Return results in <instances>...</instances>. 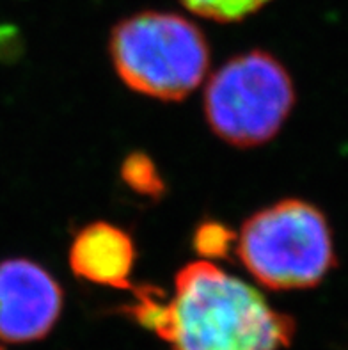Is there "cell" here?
Returning a JSON list of instances; mask_svg holds the SVG:
<instances>
[{"mask_svg":"<svg viewBox=\"0 0 348 350\" xmlns=\"http://www.w3.org/2000/svg\"><path fill=\"white\" fill-rule=\"evenodd\" d=\"M133 260L132 239L107 222L84 228L70 251V265L79 278L112 288L130 286Z\"/></svg>","mask_w":348,"mask_h":350,"instance_id":"cell-6","label":"cell"},{"mask_svg":"<svg viewBox=\"0 0 348 350\" xmlns=\"http://www.w3.org/2000/svg\"><path fill=\"white\" fill-rule=\"evenodd\" d=\"M116 71L137 93L160 100H181L201 82L210 64L203 32L172 13L133 14L111 36Z\"/></svg>","mask_w":348,"mask_h":350,"instance_id":"cell-2","label":"cell"},{"mask_svg":"<svg viewBox=\"0 0 348 350\" xmlns=\"http://www.w3.org/2000/svg\"><path fill=\"white\" fill-rule=\"evenodd\" d=\"M61 310V286L43 267L25 258L0 262V340H41L52 331Z\"/></svg>","mask_w":348,"mask_h":350,"instance_id":"cell-5","label":"cell"},{"mask_svg":"<svg viewBox=\"0 0 348 350\" xmlns=\"http://www.w3.org/2000/svg\"><path fill=\"white\" fill-rule=\"evenodd\" d=\"M128 311L174 350H281L295 334L290 317L210 262L183 267L171 301L150 286L137 290Z\"/></svg>","mask_w":348,"mask_h":350,"instance_id":"cell-1","label":"cell"},{"mask_svg":"<svg viewBox=\"0 0 348 350\" xmlns=\"http://www.w3.org/2000/svg\"><path fill=\"white\" fill-rule=\"evenodd\" d=\"M238 256L254 280L272 290L311 288L334 265L325 217L300 200L279 201L247 219Z\"/></svg>","mask_w":348,"mask_h":350,"instance_id":"cell-3","label":"cell"},{"mask_svg":"<svg viewBox=\"0 0 348 350\" xmlns=\"http://www.w3.org/2000/svg\"><path fill=\"white\" fill-rule=\"evenodd\" d=\"M235 240V233L221 222H204L196 230L194 247L201 256L222 258L230 253V245Z\"/></svg>","mask_w":348,"mask_h":350,"instance_id":"cell-9","label":"cell"},{"mask_svg":"<svg viewBox=\"0 0 348 350\" xmlns=\"http://www.w3.org/2000/svg\"><path fill=\"white\" fill-rule=\"evenodd\" d=\"M0 350H2V349H0Z\"/></svg>","mask_w":348,"mask_h":350,"instance_id":"cell-10","label":"cell"},{"mask_svg":"<svg viewBox=\"0 0 348 350\" xmlns=\"http://www.w3.org/2000/svg\"><path fill=\"white\" fill-rule=\"evenodd\" d=\"M181 2L199 16L228 23L249 16L269 0H181Z\"/></svg>","mask_w":348,"mask_h":350,"instance_id":"cell-7","label":"cell"},{"mask_svg":"<svg viewBox=\"0 0 348 350\" xmlns=\"http://www.w3.org/2000/svg\"><path fill=\"white\" fill-rule=\"evenodd\" d=\"M123 180L133 191L144 196H159L163 192L162 178L159 176L153 162L142 153H133L124 160L121 169Z\"/></svg>","mask_w":348,"mask_h":350,"instance_id":"cell-8","label":"cell"},{"mask_svg":"<svg viewBox=\"0 0 348 350\" xmlns=\"http://www.w3.org/2000/svg\"><path fill=\"white\" fill-rule=\"evenodd\" d=\"M295 102L290 75L267 52L228 61L204 91L210 129L235 146H258L279 132Z\"/></svg>","mask_w":348,"mask_h":350,"instance_id":"cell-4","label":"cell"}]
</instances>
